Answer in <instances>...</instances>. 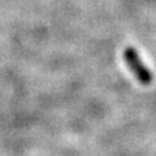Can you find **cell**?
<instances>
[{"label":"cell","instance_id":"6da1fadb","mask_svg":"<svg viewBox=\"0 0 156 156\" xmlns=\"http://www.w3.org/2000/svg\"><path fill=\"white\" fill-rule=\"evenodd\" d=\"M125 59H126L129 67L132 69V71L137 76V78L141 81V82H144V83L151 82V74H149V71L147 70L145 66L141 63V60L138 59L137 54H136V51L132 48V47H129V48L126 49V52H125Z\"/></svg>","mask_w":156,"mask_h":156}]
</instances>
